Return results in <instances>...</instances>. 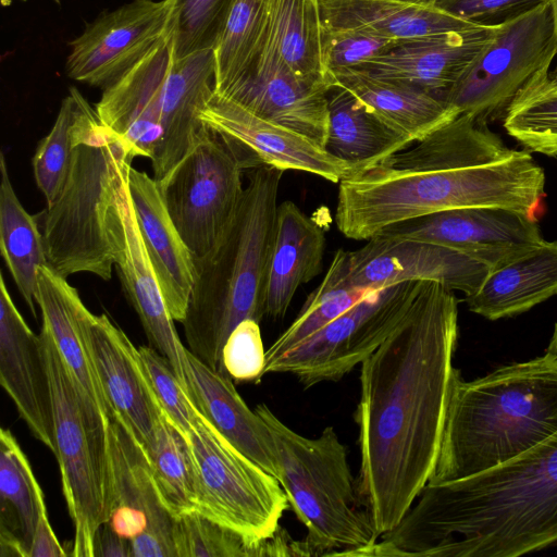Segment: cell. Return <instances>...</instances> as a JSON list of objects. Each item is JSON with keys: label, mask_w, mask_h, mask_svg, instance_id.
<instances>
[{"label": "cell", "mask_w": 557, "mask_h": 557, "mask_svg": "<svg viewBox=\"0 0 557 557\" xmlns=\"http://www.w3.org/2000/svg\"><path fill=\"white\" fill-rule=\"evenodd\" d=\"M457 338L454 290L421 281L401 322L361 363L357 485L380 536L399 523L434 470Z\"/></svg>", "instance_id": "obj_1"}, {"label": "cell", "mask_w": 557, "mask_h": 557, "mask_svg": "<svg viewBox=\"0 0 557 557\" xmlns=\"http://www.w3.org/2000/svg\"><path fill=\"white\" fill-rule=\"evenodd\" d=\"M545 173L528 150L508 147L483 117L460 113L431 134L339 182L335 222L348 238L462 208H504L536 218Z\"/></svg>", "instance_id": "obj_2"}, {"label": "cell", "mask_w": 557, "mask_h": 557, "mask_svg": "<svg viewBox=\"0 0 557 557\" xmlns=\"http://www.w3.org/2000/svg\"><path fill=\"white\" fill-rule=\"evenodd\" d=\"M380 540L379 557H517L557 547V432L481 474L428 483Z\"/></svg>", "instance_id": "obj_3"}, {"label": "cell", "mask_w": 557, "mask_h": 557, "mask_svg": "<svg viewBox=\"0 0 557 557\" xmlns=\"http://www.w3.org/2000/svg\"><path fill=\"white\" fill-rule=\"evenodd\" d=\"M556 432V358L545 352L469 382L457 369L428 483L481 474L519 457Z\"/></svg>", "instance_id": "obj_4"}, {"label": "cell", "mask_w": 557, "mask_h": 557, "mask_svg": "<svg viewBox=\"0 0 557 557\" xmlns=\"http://www.w3.org/2000/svg\"><path fill=\"white\" fill-rule=\"evenodd\" d=\"M282 170H250L237 213L219 244L195 259V282L185 319L187 349L221 372L223 346L244 320L260 323L265 295Z\"/></svg>", "instance_id": "obj_5"}, {"label": "cell", "mask_w": 557, "mask_h": 557, "mask_svg": "<svg viewBox=\"0 0 557 557\" xmlns=\"http://www.w3.org/2000/svg\"><path fill=\"white\" fill-rule=\"evenodd\" d=\"M133 157L78 92L75 147L66 181L42 212L47 264L67 278L90 273L112 276L115 255L108 221L117 183Z\"/></svg>", "instance_id": "obj_6"}, {"label": "cell", "mask_w": 557, "mask_h": 557, "mask_svg": "<svg viewBox=\"0 0 557 557\" xmlns=\"http://www.w3.org/2000/svg\"><path fill=\"white\" fill-rule=\"evenodd\" d=\"M256 412L272 441L276 479L298 520L307 528L311 556H347L380 539L358 492L345 446L333 426L306 437L265 405Z\"/></svg>", "instance_id": "obj_7"}, {"label": "cell", "mask_w": 557, "mask_h": 557, "mask_svg": "<svg viewBox=\"0 0 557 557\" xmlns=\"http://www.w3.org/2000/svg\"><path fill=\"white\" fill-rule=\"evenodd\" d=\"M187 443L195 469V511L253 541L274 535L289 504L278 480L202 414Z\"/></svg>", "instance_id": "obj_8"}, {"label": "cell", "mask_w": 557, "mask_h": 557, "mask_svg": "<svg viewBox=\"0 0 557 557\" xmlns=\"http://www.w3.org/2000/svg\"><path fill=\"white\" fill-rule=\"evenodd\" d=\"M255 168L251 159L206 125L187 153L157 182L193 258L205 257L222 239L244 195L243 173Z\"/></svg>", "instance_id": "obj_9"}, {"label": "cell", "mask_w": 557, "mask_h": 557, "mask_svg": "<svg viewBox=\"0 0 557 557\" xmlns=\"http://www.w3.org/2000/svg\"><path fill=\"white\" fill-rule=\"evenodd\" d=\"M557 57L552 0L496 24L487 45L443 99L459 113L487 121L505 114L531 78Z\"/></svg>", "instance_id": "obj_10"}, {"label": "cell", "mask_w": 557, "mask_h": 557, "mask_svg": "<svg viewBox=\"0 0 557 557\" xmlns=\"http://www.w3.org/2000/svg\"><path fill=\"white\" fill-rule=\"evenodd\" d=\"M420 282L373 289L300 344L265 362L263 375L290 373L306 388L339 381L393 333L410 309Z\"/></svg>", "instance_id": "obj_11"}, {"label": "cell", "mask_w": 557, "mask_h": 557, "mask_svg": "<svg viewBox=\"0 0 557 557\" xmlns=\"http://www.w3.org/2000/svg\"><path fill=\"white\" fill-rule=\"evenodd\" d=\"M39 339L53 417L54 453L62 492L74 527L71 556L94 557L95 537L108 519V483L95 454L79 398L48 329Z\"/></svg>", "instance_id": "obj_12"}, {"label": "cell", "mask_w": 557, "mask_h": 557, "mask_svg": "<svg viewBox=\"0 0 557 557\" xmlns=\"http://www.w3.org/2000/svg\"><path fill=\"white\" fill-rule=\"evenodd\" d=\"M108 453L106 523L131 541L133 557H176V517L158 491L145 449L117 419L109 425Z\"/></svg>", "instance_id": "obj_13"}, {"label": "cell", "mask_w": 557, "mask_h": 557, "mask_svg": "<svg viewBox=\"0 0 557 557\" xmlns=\"http://www.w3.org/2000/svg\"><path fill=\"white\" fill-rule=\"evenodd\" d=\"M334 257L351 287L380 289L408 281L437 282L469 296L494 268L484 259L451 247L410 238L375 235L354 251Z\"/></svg>", "instance_id": "obj_14"}, {"label": "cell", "mask_w": 557, "mask_h": 557, "mask_svg": "<svg viewBox=\"0 0 557 557\" xmlns=\"http://www.w3.org/2000/svg\"><path fill=\"white\" fill-rule=\"evenodd\" d=\"M172 24V0H133L103 12L70 42L66 74L106 89L149 54Z\"/></svg>", "instance_id": "obj_15"}, {"label": "cell", "mask_w": 557, "mask_h": 557, "mask_svg": "<svg viewBox=\"0 0 557 557\" xmlns=\"http://www.w3.org/2000/svg\"><path fill=\"white\" fill-rule=\"evenodd\" d=\"M128 164L115 190L114 203L109 213L108 230L115 255L123 292L137 313L149 346L159 351L172 364L186 388L187 347L177 334L146 250L135 215L129 189Z\"/></svg>", "instance_id": "obj_16"}, {"label": "cell", "mask_w": 557, "mask_h": 557, "mask_svg": "<svg viewBox=\"0 0 557 557\" xmlns=\"http://www.w3.org/2000/svg\"><path fill=\"white\" fill-rule=\"evenodd\" d=\"M81 329L115 419L122 422L147 453L164 414L148 380L137 347L104 314H94L73 290Z\"/></svg>", "instance_id": "obj_17"}, {"label": "cell", "mask_w": 557, "mask_h": 557, "mask_svg": "<svg viewBox=\"0 0 557 557\" xmlns=\"http://www.w3.org/2000/svg\"><path fill=\"white\" fill-rule=\"evenodd\" d=\"M74 288L48 264L38 268L36 304L42 324L51 334L72 377L95 454L109 485L108 431L115 417L78 323Z\"/></svg>", "instance_id": "obj_18"}, {"label": "cell", "mask_w": 557, "mask_h": 557, "mask_svg": "<svg viewBox=\"0 0 557 557\" xmlns=\"http://www.w3.org/2000/svg\"><path fill=\"white\" fill-rule=\"evenodd\" d=\"M376 235L451 247L494 267L544 240L536 218L490 207L438 211L389 225Z\"/></svg>", "instance_id": "obj_19"}, {"label": "cell", "mask_w": 557, "mask_h": 557, "mask_svg": "<svg viewBox=\"0 0 557 557\" xmlns=\"http://www.w3.org/2000/svg\"><path fill=\"white\" fill-rule=\"evenodd\" d=\"M200 121L249 157L282 171L296 170L339 183L352 168L310 138L213 94Z\"/></svg>", "instance_id": "obj_20"}, {"label": "cell", "mask_w": 557, "mask_h": 557, "mask_svg": "<svg viewBox=\"0 0 557 557\" xmlns=\"http://www.w3.org/2000/svg\"><path fill=\"white\" fill-rule=\"evenodd\" d=\"M174 61L173 24L143 60L103 89L96 112L126 145L133 158H153L162 136L164 86Z\"/></svg>", "instance_id": "obj_21"}, {"label": "cell", "mask_w": 557, "mask_h": 557, "mask_svg": "<svg viewBox=\"0 0 557 557\" xmlns=\"http://www.w3.org/2000/svg\"><path fill=\"white\" fill-rule=\"evenodd\" d=\"M329 90L295 75L264 40L250 72L224 97L324 148L329 125Z\"/></svg>", "instance_id": "obj_22"}, {"label": "cell", "mask_w": 557, "mask_h": 557, "mask_svg": "<svg viewBox=\"0 0 557 557\" xmlns=\"http://www.w3.org/2000/svg\"><path fill=\"white\" fill-rule=\"evenodd\" d=\"M0 383L32 434L54 453L50 387L39 335L17 310L0 276Z\"/></svg>", "instance_id": "obj_23"}, {"label": "cell", "mask_w": 557, "mask_h": 557, "mask_svg": "<svg viewBox=\"0 0 557 557\" xmlns=\"http://www.w3.org/2000/svg\"><path fill=\"white\" fill-rule=\"evenodd\" d=\"M496 24L401 40L358 69L405 83L443 99L492 38Z\"/></svg>", "instance_id": "obj_24"}, {"label": "cell", "mask_w": 557, "mask_h": 557, "mask_svg": "<svg viewBox=\"0 0 557 557\" xmlns=\"http://www.w3.org/2000/svg\"><path fill=\"white\" fill-rule=\"evenodd\" d=\"M127 180L138 227L166 307L173 320L182 323L195 282L193 255L172 221L157 181L132 165Z\"/></svg>", "instance_id": "obj_25"}, {"label": "cell", "mask_w": 557, "mask_h": 557, "mask_svg": "<svg viewBox=\"0 0 557 557\" xmlns=\"http://www.w3.org/2000/svg\"><path fill=\"white\" fill-rule=\"evenodd\" d=\"M214 73L213 49L174 59L162 99V136L151 159L157 182L168 175L205 129L199 115L214 94Z\"/></svg>", "instance_id": "obj_26"}, {"label": "cell", "mask_w": 557, "mask_h": 557, "mask_svg": "<svg viewBox=\"0 0 557 557\" xmlns=\"http://www.w3.org/2000/svg\"><path fill=\"white\" fill-rule=\"evenodd\" d=\"M326 224L309 216L295 202L277 206L268 271L265 315H285L295 293L322 270Z\"/></svg>", "instance_id": "obj_27"}, {"label": "cell", "mask_w": 557, "mask_h": 557, "mask_svg": "<svg viewBox=\"0 0 557 557\" xmlns=\"http://www.w3.org/2000/svg\"><path fill=\"white\" fill-rule=\"evenodd\" d=\"M187 393L198 411L237 449L276 478L270 433L256 410L236 391L233 380L200 361L187 349Z\"/></svg>", "instance_id": "obj_28"}, {"label": "cell", "mask_w": 557, "mask_h": 557, "mask_svg": "<svg viewBox=\"0 0 557 557\" xmlns=\"http://www.w3.org/2000/svg\"><path fill=\"white\" fill-rule=\"evenodd\" d=\"M557 294V242L543 240L494 267L465 296L470 311L488 320L525 312Z\"/></svg>", "instance_id": "obj_29"}, {"label": "cell", "mask_w": 557, "mask_h": 557, "mask_svg": "<svg viewBox=\"0 0 557 557\" xmlns=\"http://www.w3.org/2000/svg\"><path fill=\"white\" fill-rule=\"evenodd\" d=\"M437 0H319L322 26L360 28L407 40L463 30L480 23L453 15Z\"/></svg>", "instance_id": "obj_30"}, {"label": "cell", "mask_w": 557, "mask_h": 557, "mask_svg": "<svg viewBox=\"0 0 557 557\" xmlns=\"http://www.w3.org/2000/svg\"><path fill=\"white\" fill-rule=\"evenodd\" d=\"M337 84L372 110L385 124L414 143L460 114L457 109L424 89L377 77L354 67L332 74Z\"/></svg>", "instance_id": "obj_31"}, {"label": "cell", "mask_w": 557, "mask_h": 557, "mask_svg": "<svg viewBox=\"0 0 557 557\" xmlns=\"http://www.w3.org/2000/svg\"><path fill=\"white\" fill-rule=\"evenodd\" d=\"M327 98L329 125L324 149L348 163L352 171L413 145L346 88L333 85Z\"/></svg>", "instance_id": "obj_32"}, {"label": "cell", "mask_w": 557, "mask_h": 557, "mask_svg": "<svg viewBox=\"0 0 557 557\" xmlns=\"http://www.w3.org/2000/svg\"><path fill=\"white\" fill-rule=\"evenodd\" d=\"M319 0H270L265 41L298 77L330 89L322 59Z\"/></svg>", "instance_id": "obj_33"}, {"label": "cell", "mask_w": 557, "mask_h": 557, "mask_svg": "<svg viewBox=\"0 0 557 557\" xmlns=\"http://www.w3.org/2000/svg\"><path fill=\"white\" fill-rule=\"evenodd\" d=\"M0 251L11 276L36 318L38 268L47 264L37 218L21 203L10 178L5 156L0 153Z\"/></svg>", "instance_id": "obj_34"}, {"label": "cell", "mask_w": 557, "mask_h": 557, "mask_svg": "<svg viewBox=\"0 0 557 557\" xmlns=\"http://www.w3.org/2000/svg\"><path fill=\"white\" fill-rule=\"evenodd\" d=\"M174 539L176 557L310 556L305 541L293 540L282 527L253 541L197 511L176 517Z\"/></svg>", "instance_id": "obj_35"}, {"label": "cell", "mask_w": 557, "mask_h": 557, "mask_svg": "<svg viewBox=\"0 0 557 557\" xmlns=\"http://www.w3.org/2000/svg\"><path fill=\"white\" fill-rule=\"evenodd\" d=\"M270 0H234L213 47L214 92L225 96L252 69L264 45Z\"/></svg>", "instance_id": "obj_36"}, {"label": "cell", "mask_w": 557, "mask_h": 557, "mask_svg": "<svg viewBox=\"0 0 557 557\" xmlns=\"http://www.w3.org/2000/svg\"><path fill=\"white\" fill-rule=\"evenodd\" d=\"M44 494L30 463L9 429L0 432V539L20 542L28 557Z\"/></svg>", "instance_id": "obj_37"}, {"label": "cell", "mask_w": 557, "mask_h": 557, "mask_svg": "<svg viewBox=\"0 0 557 557\" xmlns=\"http://www.w3.org/2000/svg\"><path fill=\"white\" fill-rule=\"evenodd\" d=\"M504 127L527 150L557 157V79L549 67L517 94L504 114Z\"/></svg>", "instance_id": "obj_38"}, {"label": "cell", "mask_w": 557, "mask_h": 557, "mask_svg": "<svg viewBox=\"0 0 557 557\" xmlns=\"http://www.w3.org/2000/svg\"><path fill=\"white\" fill-rule=\"evenodd\" d=\"M158 491L175 516L195 511V469L189 445L163 414L146 453Z\"/></svg>", "instance_id": "obj_39"}, {"label": "cell", "mask_w": 557, "mask_h": 557, "mask_svg": "<svg viewBox=\"0 0 557 557\" xmlns=\"http://www.w3.org/2000/svg\"><path fill=\"white\" fill-rule=\"evenodd\" d=\"M372 290L345 284L341 276L338 262L333 257L326 275L307 298L297 318L265 350V362L280 357L300 344Z\"/></svg>", "instance_id": "obj_40"}, {"label": "cell", "mask_w": 557, "mask_h": 557, "mask_svg": "<svg viewBox=\"0 0 557 557\" xmlns=\"http://www.w3.org/2000/svg\"><path fill=\"white\" fill-rule=\"evenodd\" d=\"M78 92L76 88H70L50 132L39 141L32 160L36 185L47 205L58 197L70 171L75 147Z\"/></svg>", "instance_id": "obj_41"}, {"label": "cell", "mask_w": 557, "mask_h": 557, "mask_svg": "<svg viewBox=\"0 0 557 557\" xmlns=\"http://www.w3.org/2000/svg\"><path fill=\"white\" fill-rule=\"evenodd\" d=\"M234 0H172L174 59L213 49Z\"/></svg>", "instance_id": "obj_42"}, {"label": "cell", "mask_w": 557, "mask_h": 557, "mask_svg": "<svg viewBox=\"0 0 557 557\" xmlns=\"http://www.w3.org/2000/svg\"><path fill=\"white\" fill-rule=\"evenodd\" d=\"M137 349L161 409L187 441L201 413L170 361L151 346L141 345Z\"/></svg>", "instance_id": "obj_43"}, {"label": "cell", "mask_w": 557, "mask_h": 557, "mask_svg": "<svg viewBox=\"0 0 557 557\" xmlns=\"http://www.w3.org/2000/svg\"><path fill=\"white\" fill-rule=\"evenodd\" d=\"M400 41L360 28L322 26L323 64L332 77L336 72L358 67L386 53Z\"/></svg>", "instance_id": "obj_44"}, {"label": "cell", "mask_w": 557, "mask_h": 557, "mask_svg": "<svg viewBox=\"0 0 557 557\" xmlns=\"http://www.w3.org/2000/svg\"><path fill=\"white\" fill-rule=\"evenodd\" d=\"M265 351L259 322L242 321L227 337L221 358V373L233 381H259L263 376Z\"/></svg>", "instance_id": "obj_45"}, {"label": "cell", "mask_w": 557, "mask_h": 557, "mask_svg": "<svg viewBox=\"0 0 557 557\" xmlns=\"http://www.w3.org/2000/svg\"><path fill=\"white\" fill-rule=\"evenodd\" d=\"M544 0H438L446 12L480 24H498L517 16Z\"/></svg>", "instance_id": "obj_46"}, {"label": "cell", "mask_w": 557, "mask_h": 557, "mask_svg": "<svg viewBox=\"0 0 557 557\" xmlns=\"http://www.w3.org/2000/svg\"><path fill=\"white\" fill-rule=\"evenodd\" d=\"M69 556L49 522L44 494L38 502V518L28 557Z\"/></svg>", "instance_id": "obj_47"}, {"label": "cell", "mask_w": 557, "mask_h": 557, "mask_svg": "<svg viewBox=\"0 0 557 557\" xmlns=\"http://www.w3.org/2000/svg\"><path fill=\"white\" fill-rule=\"evenodd\" d=\"M94 557H133L131 541L103 523L96 533Z\"/></svg>", "instance_id": "obj_48"}, {"label": "cell", "mask_w": 557, "mask_h": 557, "mask_svg": "<svg viewBox=\"0 0 557 557\" xmlns=\"http://www.w3.org/2000/svg\"><path fill=\"white\" fill-rule=\"evenodd\" d=\"M545 352L557 359V322Z\"/></svg>", "instance_id": "obj_49"}, {"label": "cell", "mask_w": 557, "mask_h": 557, "mask_svg": "<svg viewBox=\"0 0 557 557\" xmlns=\"http://www.w3.org/2000/svg\"><path fill=\"white\" fill-rule=\"evenodd\" d=\"M552 3H553L555 29H556V36H557V0H552ZM553 75L557 77V67Z\"/></svg>", "instance_id": "obj_50"}, {"label": "cell", "mask_w": 557, "mask_h": 557, "mask_svg": "<svg viewBox=\"0 0 557 557\" xmlns=\"http://www.w3.org/2000/svg\"><path fill=\"white\" fill-rule=\"evenodd\" d=\"M21 1H27V0H21Z\"/></svg>", "instance_id": "obj_51"}, {"label": "cell", "mask_w": 557, "mask_h": 557, "mask_svg": "<svg viewBox=\"0 0 557 557\" xmlns=\"http://www.w3.org/2000/svg\"><path fill=\"white\" fill-rule=\"evenodd\" d=\"M553 76H554V75H553ZM554 77L557 79V77H556V76H554Z\"/></svg>", "instance_id": "obj_52"}]
</instances>
